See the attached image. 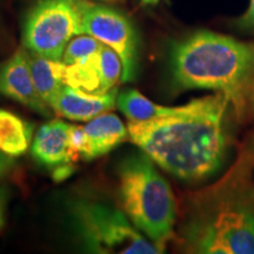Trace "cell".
Listing matches in <instances>:
<instances>
[{"label": "cell", "mask_w": 254, "mask_h": 254, "mask_svg": "<svg viewBox=\"0 0 254 254\" xmlns=\"http://www.w3.org/2000/svg\"><path fill=\"white\" fill-rule=\"evenodd\" d=\"M100 71H101V85L99 88V93L103 94L106 92L113 90L117 82L119 81L120 75L123 73L122 60L113 49L110 46L103 45L100 51Z\"/></svg>", "instance_id": "cell-16"}, {"label": "cell", "mask_w": 254, "mask_h": 254, "mask_svg": "<svg viewBox=\"0 0 254 254\" xmlns=\"http://www.w3.org/2000/svg\"><path fill=\"white\" fill-rule=\"evenodd\" d=\"M119 194L127 217L165 250L173 237L177 206L171 186L147 154L127 158L119 170Z\"/></svg>", "instance_id": "cell-4"}, {"label": "cell", "mask_w": 254, "mask_h": 254, "mask_svg": "<svg viewBox=\"0 0 254 254\" xmlns=\"http://www.w3.org/2000/svg\"><path fill=\"white\" fill-rule=\"evenodd\" d=\"M170 64L177 88L222 93L238 118L254 105V41L198 31L173 44Z\"/></svg>", "instance_id": "cell-3"}, {"label": "cell", "mask_w": 254, "mask_h": 254, "mask_svg": "<svg viewBox=\"0 0 254 254\" xmlns=\"http://www.w3.org/2000/svg\"><path fill=\"white\" fill-rule=\"evenodd\" d=\"M71 215L75 231L86 249L106 254H158L164 250L147 240L126 215L110 206L88 201L73 202Z\"/></svg>", "instance_id": "cell-5"}, {"label": "cell", "mask_w": 254, "mask_h": 254, "mask_svg": "<svg viewBox=\"0 0 254 254\" xmlns=\"http://www.w3.org/2000/svg\"><path fill=\"white\" fill-rule=\"evenodd\" d=\"M160 0H142L144 5H157Z\"/></svg>", "instance_id": "cell-22"}, {"label": "cell", "mask_w": 254, "mask_h": 254, "mask_svg": "<svg viewBox=\"0 0 254 254\" xmlns=\"http://www.w3.org/2000/svg\"><path fill=\"white\" fill-rule=\"evenodd\" d=\"M72 172V166L69 164L60 165V166L56 167L55 173H53V178H55L56 182H62V180L66 179V178L71 176Z\"/></svg>", "instance_id": "cell-20"}, {"label": "cell", "mask_w": 254, "mask_h": 254, "mask_svg": "<svg viewBox=\"0 0 254 254\" xmlns=\"http://www.w3.org/2000/svg\"><path fill=\"white\" fill-rule=\"evenodd\" d=\"M128 129L116 114L103 113L84 126L86 146L81 157L86 160L101 157L128 138Z\"/></svg>", "instance_id": "cell-11"}, {"label": "cell", "mask_w": 254, "mask_h": 254, "mask_svg": "<svg viewBox=\"0 0 254 254\" xmlns=\"http://www.w3.org/2000/svg\"><path fill=\"white\" fill-rule=\"evenodd\" d=\"M33 127L17 114L0 110V151L8 157H20L30 147Z\"/></svg>", "instance_id": "cell-14"}, {"label": "cell", "mask_w": 254, "mask_h": 254, "mask_svg": "<svg viewBox=\"0 0 254 254\" xmlns=\"http://www.w3.org/2000/svg\"><path fill=\"white\" fill-rule=\"evenodd\" d=\"M30 67L33 82L40 97L50 105V101L65 84L66 65L63 60H52L31 53Z\"/></svg>", "instance_id": "cell-13"}, {"label": "cell", "mask_w": 254, "mask_h": 254, "mask_svg": "<svg viewBox=\"0 0 254 254\" xmlns=\"http://www.w3.org/2000/svg\"><path fill=\"white\" fill-rule=\"evenodd\" d=\"M184 227L187 249L205 254H254V140L213 186L192 201Z\"/></svg>", "instance_id": "cell-2"}, {"label": "cell", "mask_w": 254, "mask_h": 254, "mask_svg": "<svg viewBox=\"0 0 254 254\" xmlns=\"http://www.w3.org/2000/svg\"><path fill=\"white\" fill-rule=\"evenodd\" d=\"M0 93L38 113L50 116L49 104L38 93L32 78L30 55L24 50L15 52L0 68Z\"/></svg>", "instance_id": "cell-8"}, {"label": "cell", "mask_w": 254, "mask_h": 254, "mask_svg": "<svg viewBox=\"0 0 254 254\" xmlns=\"http://www.w3.org/2000/svg\"><path fill=\"white\" fill-rule=\"evenodd\" d=\"M84 34L97 38L117 52L122 60L124 82L132 81L136 71L138 37L131 21L116 9L78 1Z\"/></svg>", "instance_id": "cell-7"}, {"label": "cell", "mask_w": 254, "mask_h": 254, "mask_svg": "<svg viewBox=\"0 0 254 254\" xmlns=\"http://www.w3.org/2000/svg\"><path fill=\"white\" fill-rule=\"evenodd\" d=\"M99 51L72 65H67L65 72V84L88 93H99L101 85Z\"/></svg>", "instance_id": "cell-15"}, {"label": "cell", "mask_w": 254, "mask_h": 254, "mask_svg": "<svg viewBox=\"0 0 254 254\" xmlns=\"http://www.w3.org/2000/svg\"><path fill=\"white\" fill-rule=\"evenodd\" d=\"M222 93L192 100L186 112L127 125L129 139L166 172L186 182L217 173L230 147Z\"/></svg>", "instance_id": "cell-1"}, {"label": "cell", "mask_w": 254, "mask_h": 254, "mask_svg": "<svg viewBox=\"0 0 254 254\" xmlns=\"http://www.w3.org/2000/svg\"><path fill=\"white\" fill-rule=\"evenodd\" d=\"M117 104L119 110L133 122H145V120L174 116V114L186 112L192 107V101L183 106L176 107L154 104L135 90L122 92L117 98Z\"/></svg>", "instance_id": "cell-12"}, {"label": "cell", "mask_w": 254, "mask_h": 254, "mask_svg": "<svg viewBox=\"0 0 254 254\" xmlns=\"http://www.w3.org/2000/svg\"><path fill=\"white\" fill-rule=\"evenodd\" d=\"M71 126L62 120H52L41 126L32 145V155L47 167L77 160L80 155L72 150L69 144Z\"/></svg>", "instance_id": "cell-10"}, {"label": "cell", "mask_w": 254, "mask_h": 254, "mask_svg": "<svg viewBox=\"0 0 254 254\" xmlns=\"http://www.w3.org/2000/svg\"><path fill=\"white\" fill-rule=\"evenodd\" d=\"M7 190L0 187V232L6 222V207H7Z\"/></svg>", "instance_id": "cell-19"}, {"label": "cell", "mask_w": 254, "mask_h": 254, "mask_svg": "<svg viewBox=\"0 0 254 254\" xmlns=\"http://www.w3.org/2000/svg\"><path fill=\"white\" fill-rule=\"evenodd\" d=\"M234 25L240 31L254 34V0H250L247 11L234 21Z\"/></svg>", "instance_id": "cell-18"}, {"label": "cell", "mask_w": 254, "mask_h": 254, "mask_svg": "<svg viewBox=\"0 0 254 254\" xmlns=\"http://www.w3.org/2000/svg\"><path fill=\"white\" fill-rule=\"evenodd\" d=\"M104 44L97 39V38L90 36H80L72 39L66 46L65 52L63 56V62L66 65H72V64L79 62V60L86 58V57L98 52Z\"/></svg>", "instance_id": "cell-17"}, {"label": "cell", "mask_w": 254, "mask_h": 254, "mask_svg": "<svg viewBox=\"0 0 254 254\" xmlns=\"http://www.w3.org/2000/svg\"><path fill=\"white\" fill-rule=\"evenodd\" d=\"M12 165H13V161H12L11 157L0 151V178L4 177L11 170Z\"/></svg>", "instance_id": "cell-21"}, {"label": "cell", "mask_w": 254, "mask_h": 254, "mask_svg": "<svg viewBox=\"0 0 254 254\" xmlns=\"http://www.w3.org/2000/svg\"><path fill=\"white\" fill-rule=\"evenodd\" d=\"M84 34L78 1L41 0L25 19L23 40L31 53L63 60L67 44Z\"/></svg>", "instance_id": "cell-6"}, {"label": "cell", "mask_w": 254, "mask_h": 254, "mask_svg": "<svg viewBox=\"0 0 254 254\" xmlns=\"http://www.w3.org/2000/svg\"><path fill=\"white\" fill-rule=\"evenodd\" d=\"M117 98V91L114 88L106 93L93 94L64 85L50 101V106L60 117L79 122H90L95 117L112 110L116 106Z\"/></svg>", "instance_id": "cell-9"}]
</instances>
